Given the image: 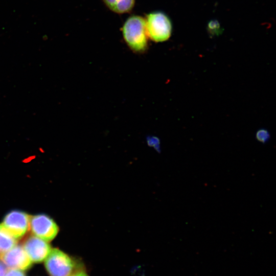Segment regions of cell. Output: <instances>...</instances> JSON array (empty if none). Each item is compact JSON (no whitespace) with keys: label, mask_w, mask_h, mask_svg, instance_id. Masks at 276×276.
<instances>
[{"label":"cell","mask_w":276,"mask_h":276,"mask_svg":"<svg viewBox=\"0 0 276 276\" xmlns=\"http://www.w3.org/2000/svg\"><path fill=\"white\" fill-rule=\"evenodd\" d=\"M145 18L147 34L155 42L168 40L172 32V24L169 17L162 11H153Z\"/></svg>","instance_id":"obj_2"},{"label":"cell","mask_w":276,"mask_h":276,"mask_svg":"<svg viewBox=\"0 0 276 276\" xmlns=\"http://www.w3.org/2000/svg\"><path fill=\"white\" fill-rule=\"evenodd\" d=\"M270 137L268 131L265 129L259 130L256 133V139L262 143H266Z\"/></svg>","instance_id":"obj_10"},{"label":"cell","mask_w":276,"mask_h":276,"mask_svg":"<svg viewBox=\"0 0 276 276\" xmlns=\"http://www.w3.org/2000/svg\"><path fill=\"white\" fill-rule=\"evenodd\" d=\"M16 239L6 230L2 223L0 224V253L10 250L16 245Z\"/></svg>","instance_id":"obj_9"},{"label":"cell","mask_w":276,"mask_h":276,"mask_svg":"<svg viewBox=\"0 0 276 276\" xmlns=\"http://www.w3.org/2000/svg\"><path fill=\"white\" fill-rule=\"evenodd\" d=\"M6 271V267L5 265L0 262V276H5Z\"/></svg>","instance_id":"obj_13"},{"label":"cell","mask_w":276,"mask_h":276,"mask_svg":"<svg viewBox=\"0 0 276 276\" xmlns=\"http://www.w3.org/2000/svg\"><path fill=\"white\" fill-rule=\"evenodd\" d=\"M31 216L19 211H13L6 215L2 224L15 239L22 237L30 227Z\"/></svg>","instance_id":"obj_5"},{"label":"cell","mask_w":276,"mask_h":276,"mask_svg":"<svg viewBox=\"0 0 276 276\" xmlns=\"http://www.w3.org/2000/svg\"><path fill=\"white\" fill-rule=\"evenodd\" d=\"M5 276H25L24 273L17 269H11Z\"/></svg>","instance_id":"obj_11"},{"label":"cell","mask_w":276,"mask_h":276,"mask_svg":"<svg viewBox=\"0 0 276 276\" xmlns=\"http://www.w3.org/2000/svg\"><path fill=\"white\" fill-rule=\"evenodd\" d=\"M23 247L31 261L36 263L43 261L52 249L49 243L35 236L27 238Z\"/></svg>","instance_id":"obj_7"},{"label":"cell","mask_w":276,"mask_h":276,"mask_svg":"<svg viewBox=\"0 0 276 276\" xmlns=\"http://www.w3.org/2000/svg\"><path fill=\"white\" fill-rule=\"evenodd\" d=\"M106 7L117 14L130 12L133 8L135 0H102Z\"/></svg>","instance_id":"obj_8"},{"label":"cell","mask_w":276,"mask_h":276,"mask_svg":"<svg viewBox=\"0 0 276 276\" xmlns=\"http://www.w3.org/2000/svg\"><path fill=\"white\" fill-rule=\"evenodd\" d=\"M124 40L133 52L144 53L148 48V37L145 18L137 15L128 17L122 28Z\"/></svg>","instance_id":"obj_1"},{"label":"cell","mask_w":276,"mask_h":276,"mask_svg":"<svg viewBox=\"0 0 276 276\" xmlns=\"http://www.w3.org/2000/svg\"><path fill=\"white\" fill-rule=\"evenodd\" d=\"M45 266L50 276H71L77 270L75 261L56 248L51 249L45 261Z\"/></svg>","instance_id":"obj_3"},{"label":"cell","mask_w":276,"mask_h":276,"mask_svg":"<svg viewBox=\"0 0 276 276\" xmlns=\"http://www.w3.org/2000/svg\"><path fill=\"white\" fill-rule=\"evenodd\" d=\"M0 258L8 267L26 270L32 265V261L24 247L15 245L10 250L1 254Z\"/></svg>","instance_id":"obj_6"},{"label":"cell","mask_w":276,"mask_h":276,"mask_svg":"<svg viewBox=\"0 0 276 276\" xmlns=\"http://www.w3.org/2000/svg\"><path fill=\"white\" fill-rule=\"evenodd\" d=\"M30 228L35 236L45 241L53 240L59 230L53 220L44 214L31 217Z\"/></svg>","instance_id":"obj_4"},{"label":"cell","mask_w":276,"mask_h":276,"mask_svg":"<svg viewBox=\"0 0 276 276\" xmlns=\"http://www.w3.org/2000/svg\"><path fill=\"white\" fill-rule=\"evenodd\" d=\"M71 276H88L85 270L82 269H78Z\"/></svg>","instance_id":"obj_12"}]
</instances>
